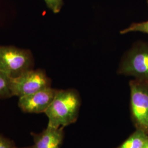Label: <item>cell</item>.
<instances>
[{
	"instance_id": "cell-4",
	"label": "cell",
	"mask_w": 148,
	"mask_h": 148,
	"mask_svg": "<svg viewBox=\"0 0 148 148\" xmlns=\"http://www.w3.org/2000/svg\"><path fill=\"white\" fill-rule=\"evenodd\" d=\"M51 79L41 69H30L18 77L10 79L12 95L19 98L51 87Z\"/></svg>"
},
{
	"instance_id": "cell-10",
	"label": "cell",
	"mask_w": 148,
	"mask_h": 148,
	"mask_svg": "<svg viewBox=\"0 0 148 148\" xmlns=\"http://www.w3.org/2000/svg\"><path fill=\"white\" fill-rule=\"evenodd\" d=\"M131 32H141L148 34V21L142 23H132L130 27L120 32V34H125Z\"/></svg>"
},
{
	"instance_id": "cell-12",
	"label": "cell",
	"mask_w": 148,
	"mask_h": 148,
	"mask_svg": "<svg viewBox=\"0 0 148 148\" xmlns=\"http://www.w3.org/2000/svg\"><path fill=\"white\" fill-rule=\"evenodd\" d=\"M0 148H18L13 140L0 134Z\"/></svg>"
},
{
	"instance_id": "cell-3",
	"label": "cell",
	"mask_w": 148,
	"mask_h": 148,
	"mask_svg": "<svg viewBox=\"0 0 148 148\" xmlns=\"http://www.w3.org/2000/svg\"><path fill=\"white\" fill-rule=\"evenodd\" d=\"M118 73L148 82V42L136 43L124 56Z\"/></svg>"
},
{
	"instance_id": "cell-7",
	"label": "cell",
	"mask_w": 148,
	"mask_h": 148,
	"mask_svg": "<svg viewBox=\"0 0 148 148\" xmlns=\"http://www.w3.org/2000/svg\"><path fill=\"white\" fill-rule=\"evenodd\" d=\"M34 148H60L64 139L63 127L47 126L42 132L32 133Z\"/></svg>"
},
{
	"instance_id": "cell-2",
	"label": "cell",
	"mask_w": 148,
	"mask_h": 148,
	"mask_svg": "<svg viewBox=\"0 0 148 148\" xmlns=\"http://www.w3.org/2000/svg\"><path fill=\"white\" fill-rule=\"evenodd\" d=\"M34 58L30 50L11 46H0V72L10 78L32 69Z\"/></svg>"
},
{
	"instance_id": "cell-13",
	"label": "cell",
	"mask_w": 148,
	"mask_h": 148,
	"mask_svg": "<svg viewBox=\"0 0 148 148\" xmlns=\"http://www.w3.org/2000/svg\"><path fill=\"white\" fill-rule=\"evenodd\" d=\"M141 148H148V140L144 144V145Z\"/></svg>"
},
{
	"instance_id": "cell-5",
	"label": "cell",
	"mask_w": 148,
	"mask_h": 148,
	"mask_svg": "<svg viewBox=\"0 0 148 148\" xmlns=\"http://www.w3.org/2000/svg\"><path fill=\"white\" fill-rule=\"evenodd\" d=\"M130 87L133 120L137 129L148 134V82L132 80Z\"/></svg>"
},
{
	"instance_id": "cell-6",
	"label": "cell",
	"mask_w": 148,
	"mask_h": 148,
	"mask_svg": "<svg viewBox=\"0 0 148 148\" xmlns=\"http://www.w3.org/2000/svg\"><path fill=\"white\" fill-rule=\"evenodd\" d=\"M58 90L49 87L32 95L19 97L18 106L22 111L27 113H45Z\"/></svg>"
},
{
	"instance_id": "cell-8",
	"label": "cell",
	"mask_w": 148,
	"mask_h": 148,
	"mask_svg": "<svg viewBox=\"0 0 148 148\" xmlns=\"http://www.w3.org/2000/svg\"><path fill=\"white\" fill-rule=\"evenodd\" d=\"M148 140V134L141 130L137 129L117 148H141Z\"/></svg>"
},
{
	"instance_id": "cell-11",
	"label": "cell",
	"mask_w": 148,
	"mask_h": 148,
	"mask_svg": "<svg viewBox=\"0 0 148 148\" xmlns=\"http://www.w3.org/2000/svg\"><path fill=\"white\" fill-rule=\"evenodd\" d=\"M48 8L54 13H59L63 5V0H44Z\"/></svg>"
},
{
	"instance_id": "cell-1",
	"label": "cell",
	"mask_w": 148,
	"mask_h": 148,
	"mask_svg": "<svg viewBox=\"0 0 148 148\" xmlns=\"http://www.w3.org/2000/svg\"><path fill=\"white\" fill-rule=\"evenodd\" d=\"M80 106V97L76 90H58L45 112L48 119L47 126L64 128L75 123L78 117Z\"/></svg>"
},
{
	"instance_id": "cell-9",
	"label": "cell",
	"mask_w": 148,
	"mask_h": 148,
	"mask_svg": "<svg viewBox=\"0 0 148 148\" xmlns=\"http://www.w3.org/2000/svg\"><path fill=\"white\" fill-rule=\"evenodd\" d=\"M10 77L0 72V98L12 97L10 89Z\"/></svg>"
}]
</instances>
